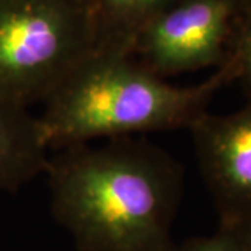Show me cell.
<instances>
[{"instance_id": "6da1fadb", "label": "cell", "mask_w": 251, "mask_h": 251, "mask_svg": "<svg viewBox=\"0 0 251 251\" xmlns=\"http://www.w3.org/2000/svg\"><path fill=\"white\" fill-rule=\"evenodd\" d=\"M50 209L78 251H172L184 169L144 138L70 145L49 155Z\"/></svg>"}, {"instance_id": "7a4b0ae2", "label": "cell", "mask_w": 251, "mask_h": 251, "mask_svg": "<svg viewBox=\"0 0 251 251\" xmlns=\"http://www.w3.org/2000/svg\"><path fill=\"white\" fill-rule=\"evenodd\" d=\"M234 81L232 57L204 81L177 87L131 54L97 49L46 100L38 119L49 150L190 128L218 91Z\"/></svg>"}, {"instance_id": "3957f363", "label": "cell", "mask_w": 251, "mask_h": 251, "mask_svg": "<svg viewBox=\"0 0 251 251\" xmlns=\"http://www.w3.org/2000/svg\"><path fill=\"white\" fill-rule=\"evenodd\" d=\"M97 48L94 0H0V100L45 103Z\"/></svg>"}, {"instance_id": "277c9868", "label": "cell", "mask_w": 251, "mask_h": 251, "mask_svg": "<svg viewBox=\"0 0 251 251\" xmlns=\"http://www.w3.org/2000/svg\"><path fill=\"white\" fill-rule=\"evenodd\" d=\"M240 9L234 0H179L140 31L131 56L162 78L230 59Z\"/></svg>"}, {"instance_id": "5b68a950", "label": "cell", "mask_w": 251, "mask_h": 251, "mask_svg": "<svg viewBox=\"0 0 251 251\" xmlns=\"http://www.w3.org/2000/svg\"><path fill=\"white\" fill-rule=\"evenodd\" d=\"M188 130L219 226L251 221V99L232 113L206 112Z\"/></svg>"}, {"instance_id": "8992f818", "label": "cell", "mask_w": 251, "mask_h": 251, "mask_svg": "<svg viewBox=\"0 0 251 251\" xmlns=\"http://www.w3.org/2000/svg\"><path fill=\"white\" fill-rule=\"evenodd\" d=\"M49 159L38 116L0 100V190L17 193L44 175Z\"/></svg>"}, {"instance_id": "52a82bcc", "label": "cell", "mask_w": 251, "mask_h": 251, "mask_svg": "<svg viewBox=\"0 0 251 251\" xmlns=\"http://www.w3.org/2000/svg\"><path fill=\"white\" fill-rule=\"evenodd\" d=\"M179 0H94L98 48L131 54L137 35L155 16Z\"/></svg>"}, {"instance_id": "ba28073f", "label": "cell", "mask_w": 251, "mask_h": 251, "mask_svg": "<svg viewBox=\"0 0 251 251\" xmlns=\"http://www.w3.org/2000/svg\"><path fill=\"white\" fill-rule=\"evenodd\" d=\"M230 57L236 67V81L251 99V13H240Z\"/></svg>"}, {"instance_id": "9c48e42d", "label": "cell", "mask_w": 251, "mask_h": 251, "mask_svg": "<svg viewBox=\"0 0 251 251\" xmlns=\"http://www.w3.org/2000/svg\"><path fill=\"white\" fill-rule=\"evenodd\" d=\"M172 251H243L232 227L218 226L215 233L201 237H191L175 244Z\"/></svg>"}, {"instance_id": "30bf717a", "label": "cell", "mask_w": 251, "mask_h": 251, "mask_svg": "<svg viewBox=\"0 0 251 251\" xmlns=\"http://www.w3.org/2000/svg\"><path fill=\"white\" fill-rule=\"evenodd\" d=\"M225 227V226H224ZM237 236V240L242 246L243 251H251V221L243 222L232 227Z\"/></svg>"}, {"instance_id": "8fae6325", "label": "cell", "mask_w": 251, "mask_h": 251, "mask_svg": "<svg viewBox=\"0 0 251 251\" xmlns=\"http://www.w3.org/2000/svg\"><path fill=\"white\" fill-rule=\"evenodd\" d=\"M242 13H251V0H234Z\"/></svg>"}]
</instances>
